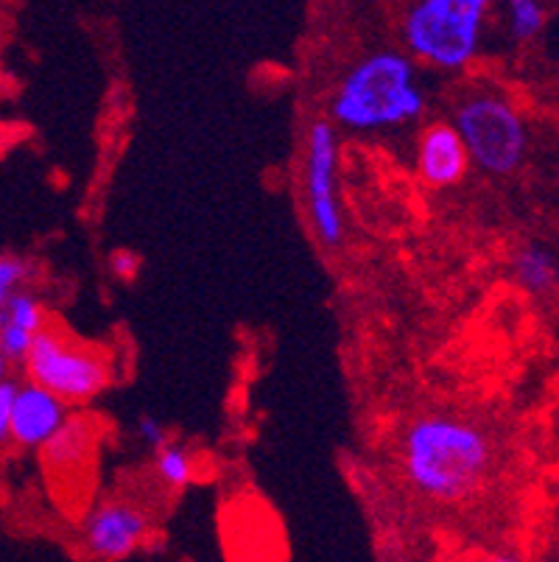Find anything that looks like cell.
<instances>
[{
    "label": "cell",
    "mask_w": 559,
    "mask_h": 562,
    "mask_svg": "<svg viewBox=\"0 0 559 562\" xmlns=\"http://www.w3.org/2000/svg\"><path fill=\"white\" fill-rule=\"evenodd\" d=\"M400 462L420 495L443 504L479 493L492 468L484 428L456 414H423L400 439Z\"/></svg>",
    "instance_id": "obj_1"
},
{
    "label": "cell",
    "mask_w": 559,
    "mask_h": 562,
    "mask_svg": "<svg viewBox=\"0 0 559 562\" xmlns=\"http://www.w3.org/2000/svg\"><path fill=\"white\" fill-rule=\"evenodd\" d=\"M428 106L420 68L406 50H372L338 81L331 99V124L369 135L420 121Z\"/></svg>",
    "instance_id": "obj_2"
},
{
    "label": "cell",
    "mask_w": 559,
    "mask_h": 562,
    "mask_svg": "<svg viewBox=\"0 0 559 562\" xmlns=\"http://www.w3.org/2000/svg\"><path fill=\"white\" fill-rule=\"evenodd\" d=\"M487 18V0H417L403 14L400 37L414 63L461 70L479 56Z\"/></svg>",
    "instance_id": "obj_3"
},
{
    "label": "cell",
    "mask_w": 559,
    "mask_h": 562,
    "mask_svg": "<svg viewBox=\"0 0 559 562\" xmlns=\"http://www.w3.org/2000/svg\"><path fill=\"white\" fill-rule=\"evenodd\" d=\"M454 130L459 132L470 162L495 177L517 171L529 151V132L521 112L495 90H473L461 95L454 112Z\"/></svg>",
    "instance_id": "obj_4"
},
{
    "label": "cell",
    "mask_w": 559,
    "mask_h": 562,
    "mask_svg": "<svg viewBox=\"0 0 559 562\" xmlns=\"http://www.w3.org/2000/svg\"><path fill=\"white\" fill-rule=\"evenodd\" d=\"M25 381L54 392L62 403H87L112 381V364L101 347L85 345L51 325L34 339L23 364Z\"/></svg>",
    "instance_id": "obj_5"
},
{
    "label": "cell",
    "mask_w": 559,
    "mask_h": 562,
    "mask_svg": "<svg viewBox=\"0 0 559 562\" xmlns=\"http://www.w3.org/2000/svg\"><path fill=\"white\" fill-rule=\"evenodd\" d=\"M336 171V126H333L327 117H320V121H314L311 130H308L302 173H305V207L308 218H311V227H314L322 247L331 249L342 247V241H345V218H342V207H338Z\"/></svg>",
    "instance_id": "obj_6"
},
{
    "label": "cell",
    "mask_w": 559,
    "mask_h": 562,
    "mask_svg": "<svg viewBox=\"0 0 559 562\" xmlns=\"http://www.w3.org/2000/svg\"><path fill=\"white\" fill-rule=\"evenodd\" d=\"M152 535V520L130 501H104L81 524V546L92 560L118 562L135 554Z\"/></svg>",
    "instance_id": "obj_7"
},
{
    "label": "cell",
    "mask_w": 559,
    "mask_h": 562,
    "mask_svg": "<svg viewBox=\"0 0 559 562\" xmlns=\"http://www.w3.org/2000/svg\"><path fill=\"white\" fill-rule=\"evenodd\" d=\"M68 420V403H62L54 392L43 390V386L31 381L18 383L12 414V439L20 448L43 451Z\"/></svg>",
    "instance_id": "obj_8"
},
{
    "label": "cell",
    "mask_w": 559,
    "mask_h": 562,
    "mask_svg": "<svg viewBox=\"0 0 559 562\" xmlns=\"http://www.w3.org/2000/svg\"><path fill=\"white\" fill-rule=\"evenodd\" d=\"M470 155L459 132L448 121H434L423 130L417 143V173L431 188H450L465 180Z\"/></svg>",
    "instance_id": "obj_9"
},
{
    "label": "cell",
    "mask_w": 559,
    "mask_h": 562,
    "mask_svg": "<svg viewBox=\"0 0 559 562\" xmlns=\"http://www.w3.org/2000/svg\"><path fill=\"white\" fill-rule=\"evenodd\" d=\"M48 328V314L37 294L18 291L0 314V347L12 364H25L34 339Z\"/></svg>",
    "instance_id": "obj_10"
},
{
    "label": "cell",
    "mask_w": 559,
    "mask_h": 562,
    "mask_svg": "<svg viewBox=\"0 0 559 562\" xmlns=\"http://www.w3.org/2000/svg\"><path fill=\"white\" fill-rule=\"evenodd\" d=\"M512 274L526 294H548L559 280V260L543 244H526L512 258Z\"/></svg>",
    "instance_id": "obj_11"
},
{
    "label": "cell",
    "mask_w": 559,
    "mask_h": 562,
    "mask_svg": "<svg viewBox=\"0 0 559 562\" xmlns=\"http://www.w3.org/2000/svg\"><path fill=\"white\" fill-rule=\"evenodd\" d=\"M92 448V423L87 417H70L59 434L43 448V459L51 470H76L85 464Z\"/></svg>",
    "instance_id": "obj_12"
},
{
    "label": "cell",
    "mask_w": 559,
    "mask_h": 562,
    "mask_svg": "<svg viewBox=\"0 0 559 562\" xmlns=\"http://www.w3.org/2000/svg\"><path fill=\"white\" fill-rule=\"evenodd\" d=\"M154 470H157V476H160L163 484L174 490H182L193 482V473H197V462L188 453V448L182 446H171L168 442L166 448L154 453Z\"/></svg>",
    "instance_id": "obj_13"
},
{
    "label": "cell",
    "mask_w": 559,
    "mask_h": 562,
    "mask_svg": "<svg viewBox=\"0 0 559 562\" xmlns=\"http://www.w3.org/2000/svg\"><path fill=\"white\" fill-rule=\"evenodd\" d=\"M546 25V7L537 0H510L506 3V29L515 43H529Z\"/></svg>",
    "instance_id": "obj_14"
},
{
    "label": "cell",
    "mask_w": 559,
    "mask_h": 562,
    "mask_svg": "<svg viewBox=\"0 0 559 562\" xmlns=\"http://www.w3.org/2000/svg\"><path fill=\"white\" fill-rule=\"evenodd\" d=\"M29 278V260H23L20 255H0V314H3L9 300H12L18 291H23L25 280Z\"/></svg>",
    "instance_id": "obj_15"
},
{
    "label": "cell",
    "mask_w": 559,
    "mask_h": 562,
    "mask_svg": "<svg viewBox=\"0 0 559 562\" xmlns=\"http://www.w3.org/2000/svg\"><path fill=\"white\" fill-rule=\"evenodd\" d=\"M14 395H18V381L0 383V448H7L12 442Z\"/></svg>",
    "instance_id": "obj_16"
},
{
    "label": "cell",
    "mask_w": 559,
    "mask_h": 562,
    "mask_svg": "<svg viewBox=\"0 0 559 562\" xmlns=\"http://www.w3.org/2000/svg\"><path fill=\"white\" fill-rule=\"evenodd\" d=\"M137 437H141V442H146L148 448H154V451H160V448L168 446L166 426H163L157 417H152V414L137 417Z\"/></svg>",
    "instance_id": "obj_17"
},
{
    "label": "cell",
    "mask_w": 559,
    "mask_h": 562,
    "mask_svg": "<svg viewBox=\"0 0 559 562\" xmlns=\"http://www.w3.org/2000/svg\"><path fill=\"white\" fill-rule=\"evenodd\" d=\"M112 266H115L118 274H126V278H130V274L137 269V260L132 258L130 252H118L115 258H112Z\"/></svg>",
    "instance_id": "obj_18"
},
{
    "label": "cell",
    "mask_w": 559,
    "mask_h": 562,
    "mask_svg": "<svg viewBox=\"0 0 559 562\" xmlns=\"http://www.w3.org/2000/svg\"><path fill=\"white\" fill-rule=\"evenodd\" d=\"M9 372H12V361L7 359V352H3V347H0V383L12 381V378H9Z\"/></svg>",
    "instance_id": "obj_19"
},
{
    "label": "cell",
    "mask_w": 559,
    "mask_h": 562,
    "mask_svg": "<svg viewBox=\"0 0 559 562\" xmlns=\"http://www.w3.org/2000/svg\"><path fill=\"white\" fill-rule=\"evenodd\" d=\"M487 562H521V560H515V557L499 554V557H490V560H487Z\"/></svg>",
    "instance_id": "obj_20"
}]
</instances>
